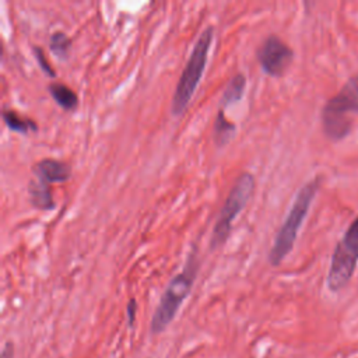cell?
Returning a JSON list of instances; mask_svg holds the SVG:
<instances>
[{"instance_id":"cell-12","label":"cell","mask_w":358,"mask_h":358,"mask_svg":"<svg viewBox=\"0 0 358 358\" xmlns=\"http://www.w3.org/2000/svg\"><path fill=\"white\" fill-rule=\"evenodd\" d=\"M245 87H246V77L242 73H236L235 76H232L222 92L221 109H225L227 106H231L239 102L243 98Z\"/></svg>"},{"instance_id":"cell-8","label":"cell","mask_w":358,"mask_h":358,"mask_svg":"<svg viewBox=\"0 0 358 358\" xmlns=\"http://www.w3.org/2000/svg\"><path fill=\"white\" fill-rule=\"evenodd\" d=\"M32 173L36 179L53 185L67 182L71 176V166L60 159L43 158L32 165Z\"/></svg>"},{"instance_id":"cell-14","label":"cell","mask_w":358,"mask_h":358,"mask_svg":"<svg viewBox=\"0 0 358 358\" xmlns=\"http://www.w3.org/2000/svg\"><path fill=\"white\" fill-rule=\"evenodd\" d=\"M49 49L59 60H66L71 49V39L63 31H56L50 35Z\"/></svg>"},{"instance_id":"cell-3","label":"cell","mask_w":358,"mask_h":358,"mask_svg":"<svg viewBox=\"0 0 358 358\" xmlns=\"http://www.w3.org/2000/svg\"><path fill=\"white\" fill-rule=\"evenodd\" d=\"M319 187V179L315 178L301 187L298 192L282 225L275 234L273 246L268 252V263L271 266H278L292 250L295 239L298 236L299 228L309 211V207L316 196Z\"/></svg>"},{"instance_id":"cell-15","label":"cell","mask_w":358,"mask_h":358,"mask_svg":"<svg viewBox=\"0 0 358 358\" xmlns=\"http://www.w3.org/2000/svg\"><path fill=\"white\" fill-rule=\"evenodd\" d=\"M34 55H35V59H36V62H38V64L41 66V69H42V71L48 76V77H50V78H55L56 77V71L52 69V66H50V63H49V60L46 59V56H45V53H43V49L41 48V46H34Z\"/></svg>"},{"instance_id":"cell-1","label":"cell","mask_w":358,"mask_h":358,"mask_svg":"<svg viewBox=\"0 0 358 358\" xmlns=\"http://www.w3.org/2000/svg\"><path fill=\"white\" fill-rule=\"evenodd\" d=\"M199 267H200L199 249L196 245H193L182 270L172 277V280L168 282L165 291L161 295V299L151 319L150 327L152 334L162 333L175 319L179 308L182 306L185 299L189 296L194 285Z\"/></svg>"},{"instance_id":"cell-7","label":"cell","mask_w":358,"mask_h":358,"mask_svg":"<svg viewBox=\"0 0 358 358\" xmlns=\"http://www.w3.org/2000/svg\"><path fill=\"white\" fill-rule=\"evenodd\" d=\"M256 59L262 70L270 77H281L289 67L294 52L277 35L266 36L256 49Z\"/></svg>"},{"instance_id":"cell-16","label":"cell","mask_w":358,"mask_h":358,"mask_svg":"<svg viewBox=\"0 0 358 358\" xmlns=\"http://www.w3.org/2000/svg\"><path fill=\"white\" fill-rule=\"evenodd\" d=\"M136 313H137V301H136L134 298H131V299L127 302V306H126V315H127V323H129V326H133V324H134Z\"/></svg>"},{"instance_id":"cell-11","label":"cell","mask_w":358,"mask_h":358,"mask_svg":"<svg viewBox=\"0 0 358 358\" xmlns=\"http://www.w3.org/2000/svg\"><path fill=\"white\" fill-rule=\"evenodd\" d=\"M236 124L232 123L224 113V109L220 108V110L215 115L214 123H213V138L217 147L227 145L232 137L235 136Z\"/></svg>"},{"instance_id":"cell-5","label":"cell","mask_w":358,"mask_h":358,"mask_svg":"<svg viewBox=\"0 0 358 358\" xmlns=\"http://www.w3.org/2000/svg\"><path fill=\"white\" fill-rule=\"evenodd\" d=\"M255 186H256V180L250 172H243L236 178L215 220L211 238H210L211 250L221 248L228 241L232 229V222L252 199Z\"/></svg>"},{"instance_id":"cell-4","label":"cell","mask_w":358,"mask_h":358,"mask_svg":"<svg viewBox=\"0 0 358 358\" xmlns=\"http://www.w3.org/2000/svg\"><path fill=\"white\" fill-rule=\"evenodd\" d=\"M355 115H358V74L351 77L323 106L322 124L326 136L331 140L345 137Z\"/></svg>"},{"instance_id":"cell-2","label":"cell","mask_w":358,"mask_h":358,"mask_svg":"<svg viewBox=\"0 0 358 358\" xmlns=\"http://www.w3.org/2000/svg\"><path fill=\"white\" fill-rule=\"evenodd\" d=\"M213 38H214V28L208 25L201 31L196 43L193 45L190 56L180 73V77L178 80V84L172 96L171 113L175 117H179L185 113L186 108L189 106L196 92V88L207 66L208 52L211 48Z\"/></svg>"},{"instance_id":"cell-10","label":"cell","mask_w":358,"mask_h":358,"mask_svg":"<svg viewBox=\"0 0 358 358\" xmlns=\"http://www.w3.org/2000/svg\"><path fill=\"white\" fill-rule=\"evenodd\" d=\"M48 91L53 101L66 112H73L78 106V95L66 84L53 81L48 85Z\"/></svg>"},{"instance_id":"cell-9","label":"cell","mask_w":358,"mask_h":358,"mask_svg":"<svg viewBox=\"0 0 358 358\" xmlns=\"http://www.w3.org/2000/svg\"><path fill=\"white\" fill-rule=\"evenodd\" d=\"M28 197L32 207L39 211H52L56 207L50 185L36 178L28 183Z\"/></svg>"},{"instance_id":"cell-6","label":"cell","mask_w":358,"mask_h":358,"mask_svg":"<svg viewBox=\"0 0 358 358\" xmlns=\"http://www.w3.org/2000/svg\"><path fill=\"white\" fill-rule=\"evenodd\" d=\"M358 263V218L350 225L344 238L334 249L330 270L327 275V285L331 291H338L345 287L354 274Z\"/></svg>"},{"instance_id":"cell-17","label":"cell","mask_w":358,"mask_h":358,"mask_svg":"<svg viewBox=\"0 0 358 358\" xmlns=\"http://www.w3.org/2000/svg\"><path fill=\"white\" fill-rule=\"evenodd\" d=\"M1 358H13V344L7 343L1 351Z\"/></svg>"},{"instance_id":"cell-13","label":"cell","mask_w":358,"mask_h":358,"mask_svg":"<svg viewBox=\"0 0 358 358\" xmlns=\"http://www.w3.org/2000/svg\"><path fill=\"white\" fill-rule=\"evenodd\" d=\"M1 116H3V122L11 131H15L20 134H28L31 131L38 130V126L34 120L18 115L14 109H4Z\"/></svg>"}]
</instances>
